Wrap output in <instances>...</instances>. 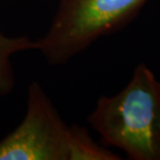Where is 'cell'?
I'll return each instance as SVG.
<instances>
[{"mask_svg": "<svg viewBox=\"0 0 160 160\" xmlns=\"http://www.w3.org/2000/svg\"><path fill=\"white\" fill-rule=\"evenodd\" d=\"M89 123L106 145L131 159L160 160V82L143 63L112 97H101Z\"/></svg>", "mask_w": 160, "mask_h": 160, "instance_id": "obj_1", "label": "cell"}, {"mask_svg": "<svg viewBox=\"0 0 160 160\" xmlns=\"http://www.w3.org/2000/svg\"><path fill=\"white\" fill-rule=\"evenodd\" d=\"M147 0H59L49 29L37 40L50 65H62L128 22Z\"/></svg>", "mask_w": 160, "mask_h": 160, "instance_id": "obj_2", "label": "cell"}, {"mask_svg": "<svg viewBox=\"0 0 160 160\" xmlns=\"http://www.w3.org/2000/svg\"><path fill=\"white\" fill-rule=\"evenodd\" d=\"M23 121L0 142V160H69V130L39 82L28 86Z\"/></svg>", "mask_w": 160, "mask_h": 160, "instance_id": "obj_3", "label": "cell"}, {"mask_svg": "<svg viewBox=\"0 0 160 160\" xmlns=\"http://www.w3.org/2000/svg\"><path fill=\"white\" fill-rule=\"evenodd\" d=\"M36 48V41H31L29 38H9L0 31V96L8 95L15 86L12 56L17 52Z\"/></svg>", "mask_w": 160, "mask_h": 160, "instance_id": "obj_4", "label": "cell"}, {"mask_svg": "<svg viewBox=\"0 0 160 160\" xmlns=\"http://www.w3.org/2000/svg\"><path fill=\"white\" fill-rule=\"evenodd\" d=\"M114 153L101 148L85 128L71 126L69 130V160H117Z\"/></svg>", "mask_w": 160, "mask_h": 160, "instance_id": "obj_5", "label": "cell"}]
</instances>
